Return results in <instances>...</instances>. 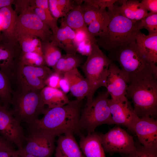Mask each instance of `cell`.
<instances>
[{
  "mask_svg": "<svg viewBox=\"0 0 157 157\" xmlns=\"http://www.w3.org/2000/svg\"><path fill=\"white\" fill-rule=\"evenodd\" d=\"M83 99L70 101L62 106L48 108L44 116L28 125L29 130L43 131L59 136L68 133L79 134Z\"/></svg>",
  "mask_w": 157,
  "mask_h": 157,
  "instance_id": "obj_1",
  "label": "cell"
},
{
  "mask_svg": "<svg viewBox=\"0 0 157 157\" xmlns=\"http://www.w3.org/2000/svg\"><path fill=\"white\" fill-rule=\"evenodd\" d=\"M118 6L114 4L108 8L107 31L100 33L96 38L98 45L109 52L136 41L138 33L143 28L141 20L132 21L120 14Z\"/></svg>",
  "mask_w": 157,
  "mask_h": 157,
  "instance_id": "obj_2",
  "label": "cell"
},
{
  "mask_svg": "<svg viewBox=\"0 0 157 157\" xmlns=\"http://www.w3.org/2000/svg\"><path fill=\"white\" fill-rule=\"evenodd\" d=\"M121 67L128 84L150 78H157V67L141 52L136 41L109 52L108 57Z\"/></svg>",
  "mask_w": 157,
  "mask_h": 157,
  "instance_id": "obj_3",
  "label": "cell"
},
{
  "mask_svg": "<svg viewBox=\"0 0 157 157\" xmlns=\"http://www.w3.org/2000/svg\"><path fill=\"white\" fill-rule=\"evenodd\" d=\"M41 90L13 91L11 108L9 110L19 122L31 124L48 110V108H45Z\"/></svg>",
  "mask_w": 157,
  "mask_h": 157,
  "instance_id": "obj_4",
  "label": "cell"
},
{
  "mask_svg": "<svg viewBox=\"0 0 157 157\" xmlns=\"http://www.w3.org/2000/svg\"><path fill=\"white\" fill-rule=\"evenodd\" d=\"M53 72L46 65H26L17 60L7 74L12 91L24 92L42 89L46 86V80Z\"/></svg>",
  "mask_w": 157,
  "mask_h": 157,
  "instance_id": "obj_5",
  "label": "cell"
},
{
  "mask_svg": "<svg viewBox=\"0 0 157 157\" xmlns=\"http://www.w3.org/2000/svg\"><path fill=\"white\" fill-rule=\"evenodd\" d=\"M90 42V52L85 61L81 66L89 85L87 101L93 98L99 88L105 87L109 67L113 62L99 48L96 38Z\"/></svg>",
  "mask_w": 157,
  "mask_h": 157,
  "instance_id": "obj_6",
  "label": "cell"
},
{
  "mask_svg": "<svg viewBox=\"0 0 157 157\" xmlns=\"http://www.w3.org/2000/svg\"><path fill=\"white\" fill-rule=\"evenodd\" d=\"M157 78H150L128 85L126 96L130 97L139 118L154 117L157 114Z\"/></svg>",
  "mask_w": 157,
  "mask_h": 157,
  "instance_id": "obj_7",
  "label": "cell"
},
{
  "mask_svg": "<svg viewBox=\"0 0 157 157\" xmlns=\"http://www.w3.org/2000/svg\"><path fill=\"white\" fill-rule=\"evenodd\" d=\"M109 95L106 91L99 92L95 98L87 101L81 108L79 129L87 134L94 132L96 128L104 124H113L108 105Z\"/></svg>",
  "mask_w": 157,
  "mask_h": 157,
  "instance_id": "obj_8",
  "label": "cell"
},
{
  "mask_svg": "<svg viewBox=\"0 0 157 157\" xmlns=\"http://www.w3.org/2000/svg\"><path fill=\"white\" fill-rule=\"evenodd\" d=\"M33 0H15L14 3L20 11L17 16L14 29L16 39L23 35L35 36L42 41L50 42L53 33L35 13L32 7Z\"/></svg>",
  "mask_w": 157,
  "mask_h": 157,
  "instance_id": "obj_9",
  "label": "cell"
},
{
  "mask_svg": "<svg viewBox=\"0 0 157 157\" xmlns=\"http://www.w3.org/2000/svg\"><path fill=\"white\" fill-rule=\"evenodd\" d=\"M99 134L105 152L125 155L130 154L135 149L133 137L119 126L113 127L105 134Z\"/></svg>",
  "mask_w": 157,
  "mask_h": 157,
  "instance_id": "obj_10",
  "label": "cell"
},
{
  "mask_svg": "<svg viewBox=\"0 0 157 157\" xmlns=\"http://www.w3.org/2000/svg\"><path fill=\"white\" fill-rule=\"evenodd\" d=\"M0 135L12 144H14L18 149L24 148L26 140L20 123L17 120L0 101Z\"/></svg>",
  "mask_w": 157,
  "mask_h": 157,
  "instance_id": "obj_11",
  "label": "cell"
},
{
  "mask_svg": "<svg viewBox=\"0 0 157 157\" xmlns=\"http://www.w3.org/2000/svg\"><path fill=\"white\" fill-rule=\"evenodd\" d=\"M56 136L43 131L29 130L23 149L27 153L38 157H51L55 149Z\"/></svg>",
  "mask_w": 157,
  "mask_h": 157,
  "instance_id": "obj_12",
  "label": "cell"
},
{
  "mask_svg": "<svg viewBox=\"0 0 157 157\" xmlns=\"http://www.w3.org/2000/svg\"><path fill=\"white\" fill-rule=\"evenodd\" d=\"M108 105L113 124L126 126L134 132L135 125L139 118L127 97L118 100L109 99Z\"/></svg>",
  "mask_w": 157,
  "mask_h": 157,
  "instance_id": "obj_13",
  "label": "cell"
},
{
  "mask_svg": "<svg viewBox=\"0 0 157 157\" xmlns=\"http://www.w3.org/2000/svg\"><path fill=\"white\" fill-rule=\"evenodd\" d=\"M128 85L121 69L112 62L109 67L105 86L111 99L118 100L126 97Z\"/></svg>",
  "mask_w": 157,
  "mask_h": 157,
  "instance_id": "obj_14",
  "label": "cell"
},
{
  "mask_svg": "<svg viewBox=\"0 0 157 157\" xmlns=\"http://www.w3.org/2000/svg\"><path fill=\"white\" fill-rule=\"evenodd\" d=\"M134 132L141 144L157 148V120L153 117L145 116L139 118L135 125Z\"/></svg>",
  "mask_w": 157,
  "mask_h": 157,
  "instance_id": "obj_15",
  "label": "cell"
},
{
  "mask_svg": "<svg viewBox=\"0 0 157 157\" xmlns=\"http://www.w3.org/2000/svg\"><path fill=\"white\" fill-rule=\"evenodd\" d=\"M75 37L74 31L61 23L56 32L53 33L50 42L64 50L66 54H75L77 52V47L75 42Z\"/></svg>",
  "mask_w": 157,
  "mask_h": 157,
  "instance_id": "obj_16",
  "label": "cell"
},
{
  "mask_svg": "<svg viewBox=\"0 0 157 157\" xmlns=\"http://www.w3.org/2000/svg\"><path fill=\"white\" fill-rule=\"evenodd\" d=\"M56 143L55 157H85L73 133H68L59 135Z\"/></svg>",
  "mask_w": 157,
  "mask_h": 157,
  "instance_id": "obj_17",
  "label": "cell"
},
{
  "mask_svg": "<svg viewBox=\"0 0 157 157\" xmlns=\"http://www.w3.org/2000/svg\"><path fill=\"white\" fill-rule=\"evenodd\" d=\"M1 19L2 40L11 43H17L14 37V29L18 15L11 6L0 9Z\"/></svg>",
  "mask_w": 157,
  "mask_h": 157,
  "instance_id": "obj_18",
  "label": "cell"
},
{
  "mask_svg": "<svg viewBox=\"0 0 157 157\" xmlns=\"http://www.w3.org/2000/svg\"><path fill=\"white\" fill-rule=\"evenodd\" d=\"M64 76L68 80L72 94L76 99L82 100L87 97L89 91V85L87 79L75 68L65 73Z\"/></svg>",
  "mask_w": 157,
  "mask_h": 157,
  "instance_id": "obj_19",
  "label": "cell"
},
{
  "mask_svg": "<svg viewBox=\"0 0 157 157\" xmlns=\"http://www.w3.org/2000/svg\"><path fill=\"white\" fill-rule=\"evenodd\" d=\"M80 136L79 147L85 157H106L99 133L94 132Z\"/></svg>",
  "mask_w": 157,
  "mask_h": 157,
  "instance_id": "obj_20",
  "label": "cell"
},
{
  "mask_svg": "<svg viewBox=\"0 0 157 157\" xmlns=\"http://www.w3.org/2000/svg\"><path fill=\"white\" fill-rule=\"evenodd\" d=\"M136 42L142 53L150 61L157 63V33L146 35L140 31L138 33Z\"/></svg>",
  "mask_w": 157,
  "mask_h": 157,
  "instance_id": "obj_21",
  "label": "cell"
},
{
  "mask_svg": "<svg viewBox=\"0 0 157 157\" xmlns=\"http://www.w3.org/2000/svg\"><path fill=\"white\" fill-rule=\"evenodd\" d=\"M18 43L0 42V70L7 74L19 56L20 50Z\"/></svg>",
  "mask_w": 157,
  "mask_h": 157,
  "instance_id": "obj_22",
  "label": "cell"
},
{
  "mask_svg": "<svg viewBox=\"0 0 157 157\" xmlns=\"http://www.w3.org/2000/svg\"><path fill=\"white\" fill-rule=\"evenodd\" d=\"M118 2L122 4L117 8L119 13L132 21H140L148 14V11L138 0H118Z\"/></svg>",
  "mask_w": 157,
  "mask_h": 157,
  "instance_id": "obj_23",
  "label": "cell"
},
{
  "mask_svg": "<svg viewBox=\"0 0 157 157\" xmlns=\"http://www.w3.org/2000/svg\"><path fill=\"white\" fill-rule=\"evenodd\" d=\"M41 93L49 109L63 106L70 101L66 94L59 89L46 86L41 90Z\"/></svg>",
  "mask_w": 157,
  "mask_h": 157,
  "instance_id": "obj_24",
  "label": "cell"
},
{
  "mask_svg": "<svg viewBox=\"0 0 157 157\" xmlns=\"http://www.w3.org/2000/svg\"><path fill=\"white\" fill-rule=\"evenodd\" d=\"M81 5L85 23L87 26L92 22L98 20L108 23L109 17L106 9H102L87 0Z\"/></svg>",
  "mask_w": 157,
  "mask_h": 157,
  "instance_id": "obj_25",
  "label": "cell"
},
{
  "mask_svg": "<svg viewBox=\"0 0 157 157\" xmlns=\"http://www.w3.org/2000/svg\"><path fill=\"white\" fill-rule=\"evenodd\" d=\"M61 23L74 31L83 30L88 31L81 5L76 3L73 8L62 18Z\"/></svg>",
  "mask_w": 157,
  "mask_h": 157,
  "instance_id": "obj_26",
  "label": "cell"
},
{
  "mask_svg": "<svg viewBox=\"0 0 157 157\" xmlns=\"http://www.w3.org/2000/svg\"><path fill=\"white\" fill-rule=\"evenodd\" d=\"M82 57L76 53L62 55L55 65L52 68L53 71L62 76L64 74L81 66L83 63Z\"/></svg>",
  "mask_w": 157,
  "mask_h": 157,
  "instance_id": "obj_27",
  "label": "cell"
},
{
  "mask_svg": "<svg viewBox=\"0 0 157 157\" xmlns=\"http://www.w3.org/2000/svg\"><path fill=\"white\" fill-rule=\"evenodd\" d=\"M16 41L19 47L20 55L32 52L42 53L41 40L35 36L28 34L22 35L17 38Z\"/></svg>",
  "mask_w": 157,
  "mask_h": 157,
  "instance_id": "obj_28",
  "label": "cell"
},
{
  "mask_svg": "<svg viewBox=\"0 0 157 157\" xmlns=\"http://www.w3.org/2000/svg\"><path fill=\"white\" fill-rule=\"evenodd\" d=\"M49 10L53 17L57 21L63 18L73 8L74 0H48Z\"/></svg>",
  "mask_w": 157,
  "mask_h": 157,
  "instance_id": "obj_29",
  "label": "cell"
},
{
  "mask_svg": "<svg viewBox=\"0 0 157 157\" xmlns=\"http://www.w3.org/2000/svg\"><path fill=\"white\" fill-rule=\"evenodd\" d=\"M42 51L46 65L53 67L61 57L62 54L60 48L49 41H41Z\"/></svg>",
  "mask_w": 157,
  "mask_h": 157,
  "instance_id": "obj_30",
  "label": "cell"
},
{
  "mask_svg": "<svg viewBox=\"0 0 157 157\" xmlns=\"http://www.w3.org/2000/svg\"><path fill=\"white\" fill-rule=\"evenodd\" d=\"M13 91L9 77L0 70V100L7 109L10 108Z\"/></svg>",
  "mask_w": 157,
  "mask_h": 157,
  "instance_id": "obj_31",
  "label": "cell"
},
{
  "mask_svg": "<svg viewBox=\"0 0 157 157\" xmlns=\"http://www.w3.org/2000/svg\"><path fill=\"white\" fill-rule=\"evenodd\" d=\"M18 60L26 65L34 67L46 65L43 54L36 52L20 54Z\"/></svg>",
  "mask_w": 157,
  "mask_h": 157,
  "instance_id": "obj_32",
  "label": "cell"
},
{
  "mask_svg": "<svg viewBox=\"0 0 157 157\" xmlns=\"http://www.w3.org/2000/svg\"><path fill=\"white\" fill-rule=\"evenodd\" d=\"M32 6L35 13L44 24L49 27L53 33H55L58 28L57 21L54 18L49 16L42 9L37 6L34 0H33Z\"/></svg>",
  "mask_w": 157,
  "mask_h": 157,
  "instance_id": "obj_33",
  "label": "cell"
},
{
  "mask_svg": "<svg viewBox=\"0 0 157 157\" xmlns=\"http://www.w3.org/2000/svg\"><path fill=\"white\" fill-rule=\"evenodd\" d=\"M124 156V157H157V148L136 144L135 149L133 152Z\"/></svg>",
  "mask_w": 157,
  "mask_h": 157,
  "instance_id": "obj_34",
  "label": "cell"
},
{
  "mask_svg": "<svg viewBox=\"0 0 157 157\" xmlns=\"http://www.w3.org/2000/svg\"><path fill=\"white\" fill-rule=\"evenodd\" d=\"M141 21L143 28L147 30L148 35L157 33V13L150 12Z\"/></svg>",
  "mask_w": 157,
  "mask_h": 157,
  "instance_id": "obj_35",
  "label": "cell"
},
{
  "mask_svg": "<svg viewBox=\"0 0 157 157\" xmlns=\"http://www.w3.org/2000/svg\"><path fill=\"white\" fill-rule=\"evenodd\" d=\"M108 24L100 21H94L88 25V30L91 36L96 37L100 33L106 31Z\"/></svg>",
  "mask_w": 157,
  "mask_h": 157,
  "instance_id": "obj_36",
  "label": "cell"
},
{
  "mask_svg": "<svg viewBox=\"0 0 157 157\" xmlns=\"http://www.w3.org/2000/svg\"><path fill=\"white\" fill-rule=\"evenodd\" d=\"M62 77L59 74L53 72L46 80V85L53 88L59 89V82Z\"/></svg>",
  "mask_w": 157,
  "mask_h": 157,
  "instance_id": "obj_37",
  "label": "cell"
},
{
  "mask_svg": "<svg viewBox=\"0 0 157 157\" xmlns=\"http://www.w3.org/2000/svg\"><path fill=\"white\" fill-rule=\"evenodd\" d=\"M91 48L90 40H87L80 43L78 45L77 51L82 55L88 56L90 52Z\"/></svg>",
  "mask_w": 157,
  "mask_h": 157,
  "instance_id": "obj_38",
  "label": "cell"
},
{
  "mask_svg": "<svg viewBox=\"0 0 157 157\" xmlns=\"http://www.w3.org/2000/svg\"><path fill=\"white\" fill-rule=\"evenodd\" d=\"M88 2L102 9H106L113 5L118 0H88Z\"/></svg>",
  "mask_w": 157,
  "mask_h": 157,
  "instance_id": "obj_39",
  "label": "cell"
},
{
  "mask_svg": "<svg viewBox=\"0 0 157 157\" xmlns=\"http://www.w3.org/2000/svg\"><path fill=\"white\" fill-rule=\"evenodd\" d=\"M143 7L147 11L157 13V0H142L140 2Z\"/></svg>",
  "mask_w": 157,
  "mask_h": 157,
  "instance_id": "obj_40",
  "label": "cell"
},
{
  "mask_svg": "<svg viewBox=\"0 0 157 157\" xmlns=\"http://www.w3.org/2000/svg\"><path fill=\"white\" fill-rule=\"evenodd\" d=\"M59 88L65 94L68 93L70 90V85L67 79L64 76L61 77L59 83Z\"/></svg>",
  "mask_w": 157,
  "mask_h": 157,
  "instance_id": "obj_41",
  "label": "cell"
},
{
  "mask_svg": "<svg viewBox=\"0 0 157 157\" xmlns=\"http://www.w3.org/2000/svg\"><path fill=\"white\" fill-rule=\"evenodd\" d=\"M19 151L14 149L0 151V157H19Z\"/></svg>",
  "mask_w": 157,
  "mask_h": 157,
  "instance_id": "obj_42",
  "label": "cell"
},
{
  "mask_svg": "<svg viewBox=\"0 0 157 157\" xmlns=\"http://www.w3.org/2000/svg\"><path fill=\"white\" fill-rule=\"evenodd\" d=\"M12 144L0 135V151L14 149Z\"/></svg>",
  "mask_w": 157,
  "mask_h": 157,
  "instance_id": "obj_43",
  "label": "cell"
},
{
  "mask_svg": "<svg viewBox=\"0 0 157 157\" xmlns=\"http://www.w3.org/2000/svg\"><path fill=\"white\" fill-rule=\"evenodd\" d=\"M14 0H0V9L7 6H10L14 3Z\"/></svg>",
  "mask_w": 157,
  "mask_h": 157,
  "instance_id": "obj_44",
  "label": "cell"
},
{
  "mask_svg": "<svg viewBox=\"0 0 157 157\" xmlns=\"http://www.w3.org/2000/svg\"><path fill=\"white\" fill-rule=\"evenodd\" d=\"M23 148L18 149L19 151V157H38L27 153L24 151Z\"/></svg>",
  "mask_w": 157,
  "mask_h": 157,
  "instance_id": "obj_45",
  "label": "cell"
},
{
  "mask_svg": "<svg viewBox=\"0 0 157 157\" xmlns=\"http://www.w3.org/2000/svg\"><path fill=\"white\" fill-rule=\"evenodd\" d=\"M3 40V37L2 33L0 31V42Z\"/></svg>",
  "mask_w": 157,
  "mask_h": 157,
  "instance_id": "obj_46",
  "label": "cell"
},
{
  "mask_svg": "<svg viewBox=\"0 0 157 157\" xmlns=\"http://www.w3.org/2000/svg\"><path fill=\"white\" fill-rule=\"evenodd\" d=\"M1 16H0V31H1Z\"/></svg>",
  "mask_w": 157,
  "mask_h": 157,
  "instance_id": "obj_47",
  "label": "cell"
},
{
  "mask_svg": "<svg viewBox=\"0 0 157 157\" xmlns=\"http://www.w3.org/2000/svg\"></svg>",
  "mask_w": 157,
  "mask_h": 157,
  "instance_id": "obj_48",
  "label": "cell"
}]
</instances>
